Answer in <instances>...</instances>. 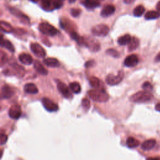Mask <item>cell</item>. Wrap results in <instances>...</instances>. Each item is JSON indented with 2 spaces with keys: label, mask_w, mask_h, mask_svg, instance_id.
I'll list each match as a JSON object with an SVG mask.
<instances>
[{
  "label": "cell",
  "mask_w": 160,
  "mask_h": 160,
  "mask_svg": "<svg viewBox=\"0 0 160 160\" xmlns=\"http://www.w3.org/2000/svg\"><path fill=\"white\" fill-rule=\"evenodd\" d=\"M88 94L91 99L94 101L102 102H106L109 99V96L106 91L102 88H94L88 92Z\"/></svg>",
  "instance_id": "1"
},
{
  "label": "cell",
  "mask_w": 160,
  "mask_h": 160,
  "mask_svg": "<svg viewBox=\"0 0 160 160\" xmlns=\"http://www.w3.org/2000/svg\"><path fill=\"white\" fill-rule=\"evenodd\" d=\"M152 94L149 91L144 90L132 94L129 98V100L133 102H146L152 100Z\"/></svg>",
  "instance_id": "2"
},
{
  "label": "cell",
  "mask_w": 160,
  "mask_h": 160,
  "mask_svg": "<svg viewBox=\"0 0 160 160\" xmlns=\"http://www.w3.org/2000/svg\"><path fill=\"white\" fill-rule=\"evenodd\" d=\"M39 30L42 34L49 36H54L58 33L57 29L48 22H41L39 25Z\"/></svg>",
  "instance_id": "3"
},
{
  "label": "cell",
  "mask_w": 160,
  "mask_h": 160,
  "mask_svg": "<svg viewBox=\"0 0 160 160\" xmlns=\"http://www.w3.org/2000/svg\"><path fill=\"white\" fill-rule=\"evenodd\" d=\"M92 33L97 36H106L109 31V27L106 24H98L91 29Z\"/></svg>",
  "instance_id": "4"
},
{
  "label": "cell",
  "mask_w": 160,
  "mask_h": 160,
  "mask_svg": "<svg viewBox=\"0 0 160 160\" xmlns=\"http://www.w3.org/2000/svg\"><path fill=\"white\" fill-rule=\"evenodd\" d=\"M124 78V72L122 71H119L117 75L113 74H109L106 77V82L111 86L118 84L119 82H121Z\"/></svg>",
  "instance_id": "5"
},
{
  "label": "cell",
  "mask_w": 160,
  "mask_h": 160,
  "mask_svg": "<svg viewBox=\"0 0 160 160\" xmlns=\"http://www.w3.org/2000/svg\"><path fill=\"white\" fill-rule=\"evenodd\" d=\"M41 102L44 108L49 112H55L59 109L58 105L47 98H43Z\"/></svg>",
  "instance_id": "6"
},
{
  "label": "cell",
  "mask_w": 160,
  "mask_h": 160,
  "mask_svg": "<svg viewBox=\"0 0 160 160\" xmlns=\"http://www.w3.org/2000/svg\"><path fill=\"white\" fill-rule=\"evenodd\" d=\"M31 51L34 55L38 58H44L46 56V51L44 48L37 42H32L30 45Z\"/></svg>",
  "instance_id": "7"
},
{
  "label": "cell",
  "mask_w": 160,
  "mask_h": 160,
  "mask_svg": "<svg viewBox=\"0 0 160 160\" xmlns=\"http://www.w3.org/2000/svg\"><path fill=\"white\" fill-rule=\"evenodd\" d=\"M85 38V46H86L90 51L92 52L98 51L100 49L99 43L94 39L91 38Z\"/></svg>",
  "instance_id": "8"
},
{
  "label": "cell",
  "mask_w": 160,
  "mask_h": 160,
  "mask_svg": "<svg viewBox=\"0 0 160 160\" xmlns=\"http://www.w3.org/2000/svg\"><path fill=\"white\" fill-rule=\"evenodd\" d=\"M57 87L59 91L66 98H71L72 94L68 86L61 81H57Z\"/></svg>",
  "instance_id": "9"
},
{
  "label": "cell",
  "mask_w": 160,
  "mask_h": 160,
  "mask_svg": "<svg viewBox=\"0 0 160 160\" xmlns=\"http://www.w3.org/2000/svg\"><path fill=\"white\" fill-rule=\"evenodd\" d=\"M8 114H9V117L11 118L12 119H18L19 118H20V116L22 114V111H21L20 106L18 104L12 105L9 109Z\"/></svg>",
  "instance_id": "10"
},
{
  "label": "cell",
  "mask_w": 160,
  "mask_h": 160,
  "mask_svg": "<svg viewBox=\"0 0 160 160\" xmlns=\"http://www.w3.org/2000/svg\"><path fill=\"white\" fill-rule=\"evenodd\" d=\"M10 12L16 17H17L18 18H19L20 19V21L24 23V24H28L29 23V20L28 16H26L25 14H24L22 12H21L20 11H19L18 9H17L16 8H11L9 9Z\"/></svg>",
  "instance_id": "11"
},
{
  "label": "cell",
  "mask_w": 160,
  "mask_h": 160,
  "mask_svg": "<svg viewBox=\"0 0 160 160\" xmlns=\"http://www.w3.org/2000/svg\"><path fill=\"white\" fill-rule=\"evenodd\" d=\"M139 59L136 54H131L126 58L124 61V64L127 67H134L138 64Z\"/></svg>",
  "instance_id": "12"
},
{
  "label": "cell",
  "mask_w": 160,
  "mask_h": 160,
  "mask_svg": "<svg viewBox=\"0 0 160 160\" xmlns=\"http://www.w3.org/2000/svg\"><path fill=\"white\" fill-rule=\"evenodd\" d=\"M13 89L8 85H4L1 89V97L4 99H9L14 94Z\"/></svg>",
  "instance_id": "13"
},
{
  "label": "cell",
  "mask_w": 160,
  "mask_h": 160,
  "mask_svg": "<svg viewBox=\"0 0 160 160\" xmlns=\"http://www.w3.org/2000/svg\"><path fill=\"white\" fill-rule=\"evenodd\" d=\"M81 3L88 9H93L100 6V3L96 0H82Z\"/></svg>",
  "instance_id": "14"
},
{
  "label": "cell",
  "mask_w": 160,
  "mask_h": 160,
  "mask_svg": "<svg viewBox=\"0 0 160 160\" xmlns=\"http://www.w3.org/2000/svg\"><path fill=\"white\" fill-rule=\"evenodd\" d=\"M115 12V7L112 4H108L104 6L101 12L102 17H108L112 15Z\"/></svg>",
  "instance_id": "15"
},
{
  "label": "cell",
  "mask_w": 160,
  "mask_h": 160,
  "mask_svg": "<svg viewBox=\"0 0 160 160\" xmlns=\"http://www.w3.org/2000/svg\"><path fill=\"white\" fill-rule=\"evenodd\" d=\"M19 61L25 65H30L32 62V58L31 55L27 53H21L19 56Z\"/></svg>",
  "instance_id": "16"
},
{
  "label": "cell",
  "mask_w": 160,
  "mask_h": 160,
  "mask_svg": "<svg viewBox=\"0 0 160 160\" xmlns=\"http://www.w3.org/2000/svg\"><path fill=\"white\" fill-rule=\"evenodd\" d=\"M43 62L47 66L52 67V68L59 67L60 66V63L58 61V60L56 58H46L43 60Z\"/></svg>",
  "instance_id": "17"
},
{
  "label": "cell",
  "mask_w": 160,
  "mask_h": 160,
  "mask_svg": "<svg viewBox=\"0 0 160 160\" xmlns=\"http://www.w3.org/2000/svg\"><path fill=\"white\" fill-rule=\"evenodd\" d=\"M24 91L28 94H35L38 92V89L33 83H28L24 86Z\"/></svg>",
  "instance_id": "18"
},
{
  "label": "cell",
  "mask_w": 160,
  "mask_h": 160,
  "mask_svg": "<svg viewBox=\"0 0 160 160\" xmlns=\"http://www.w3.org/2000/svg\"><path fill=\"white\" fill-rule=\"evenodd\" d=\"M156 144V140L154 139H148L142 142L141 144V148L144 151H148L152 149Z\"/></svg>",
  "instance_id": "19"
},
{
  "label": "cell",
  "mask_w": 160,
  "mask_h": 160,
  "mask_svg": "<svg viewBox=\"0 0 160 160\" xmlns=\"http://www.w3.org/2000/svg\"><path fill=\"white\" fill-rule=\"evenodd\" d=\"M41 8L46 11H52L54 9L53 0H42Z\"/></svg>",
  "instance_id": "20"
},
{
  "label": "cell",
  "mask_w": 160,
  "mask_h": 160,
  "mask_svg": "<svg viewBox=\"0 0 160 160\" xmlns=\"http://www.w3.org/2000/svg\"><path fill=\"white\" fill-rule=\"evenodd\" d=\"M34 69L36 70L37 72H38L39 74L42 75H47L48 74V70L38 61H36L34 63Z\"/></svg>",
  "instance_id": "21"
},
{
  "label": "cell",
  "mask_w": 160,
  "mask_h": 160,
  "mask_svg": "<svg viewBox=\"0 0 160 160\" xmlns=\"http://www.w3.org/2000/svg\"><path fill=\"white\" fill-rule=\"evenodd\" d=\"M139 44V41L136 37H132L131 39L128 44V50L129 51H132L135 50Z\"/></svg>",
  "instance_id": "22"
},
{
  "label": "cell",
  "mask_w": 160,
  "mask_h": 160,
  "mask_svg": "<svg viewBox=\"0 0 160 160\" xmlns=\"http://www.w3.org/2000/svg\"><path fill=\"white\" fill-rule=\"evenodd\" d=\"M1 46L3 48H5L9 51L14 52V48L12 45V44L7 39H3L2 36H1Z\"/></svg>",
  "instance_id": "23"
},
{
  "label": "cell",
  "mask_w": 160,
  "mask_h": 160,
  "mask_svg": "<svg viewBox=\"0 0 160 160\" xmlns=\"http://www.w3.org/2000/svg\"><path fill=\"white\" fill-rule=\"evenodd\" d=\"M131 36L129 34H124L118 39V43L121 46L128 44L131 39Z\"/></svg>",
  "instance_id": "24"
},
{
  "label": "cell",
  "mask_w": 160,
  "mask_h": 160,
  "mask_svg": "<svg viewBox=\"0 0 160 160\" xmlns=\"http://www.w3.org/2000/svg\"><path fill=\"white\" fill-rule=\"evenodd\" d=\"M139 141L133 137H129L126 139V145L129 148H134L138 146Z\"/></svg>",
  "instance_id": "25"
},
{
  "label": "cell",
  "mask_w": 160,
  "mask_h": 160,
  "mask_svg": "<svg viewBox=\"0 0 160 160\" xmlns=\"http://www.w3.org/2000/svg\"><path fill=\"white\" fill-rule=\"evenodd\" d=\"M160 17V13L159 11H150L146 13L144 16V18L147 20H151V19H155Z\"/></svg>",
  "instance_id": "26"
},
{
  "label": "cell",
  "mask_w": 160,
  "mask_h": 160,
  "mask_svg": "<svg viewBox=\"0 0 160 160\" xmlns=\"http://www.w3.org/2000/svg\"><path fill=\"white\" fill-rule=\"evenodd\" d=\"M0 26L1 30L5 32H11L13 31V28L11 25L7 22L1 21L0 22Z\"/></svg>",
  "instance_id": "27"
},
{
  "label": "cell",
  "mask_w": 160,
  "mask_h": 160,
  "mask_svg": "<svg viewBox=\"0 0 160 160\" xmlns=\"http://www.w3.org/2000/svg\"><path fill=\"white\" fill-rule=\"evenodd\" d=\"M69 88L72 92L75 94H78L81 92V88L80 84L77 82H71L69 85Z\"/></svg>",
  "instance_id": "28"
},
{
  "label": "cell",
  "mask_w": 160,
  "mask_h": 160,
  "mask_svg": "<svg viewBox=\"0 0 160 160\" xmlns=\"http://www.w3.org/2000/svg\"><path fill=\"white\" fill-rule=\"evenodd\" d=\"M145 11V8L142 5H139L136 6L133 10V14L136 17H140L141 16Z\"/></svg>",
  "instance_id": "29"
},
{
  "label": "cell",
  "mask_w": 160,
  "mask_h": 160,
  "mask_svg": "<svg viewBox=\"0 0 160 160\" xmlns=\"http://www.w3.org/2000/svg\"><path fill=\"white\" fill-rule=\"evenodd\" d=\"M89 84L94 88H99L101 86V81L98 78L92 76L89 78Z\"/></svg>",
  "instance_id": "30"
},
{
  "label": "cell",
  "mask_w": 160,
  "mask_h": 160,
  "mask_svg": "<svg viewBox=\"0 0 160 160\" xmlns=\"http://www.w3.org/2000/svg\"><path fill=\"white\" fill-rule=\"evenodd\" d=\"M82 106L85 111H88L89 109V108L91 106V104H90V101H89L88 99H87V98L82 99Z\"/></svg>",
  "instance_id": "31"
},
{
  "label": "cell",
  "mask_w": 160,
  "mask_h": 160,
  "mask_svg": "<svg viewBox=\"0 0 160 160\" xmlns=\"http://www.w3.org/2000/svg\"><path fill=\"white\" fill-rule=\"evenodd\" d=\"M106 53L114 58H118L119 57V53L118 52V51H117L116 49H108L106 51Z\"/></svg>",
  "instance_id": "32"
},
{
  "label": "cell",
  "mask_w": 160,
  "mask_h": 160,
  "mask_svg": "<svg viewBox=\"0 0 160 160\" xmlns=\"http://www.w3.org/2000/svg\"><path fill=\"white\" fill-rule=\"evenodd\" d=\"M7 140H8V136L5 133H4L3 132H1V134H0V142H1V145L4 144L6 142Z\"/></svg>",
  "instance_id": "33"
},
{
  "label": "cell",
  "mask_w": 160,
  "mask_h": 160,
  "mask_svg": "<svg viewBox=\"0 0 160 160\" xmlns=\"http://www.w3.org/2000/svg\"><path fill=\"white\" fill-rule=\"evenodd\" d=\"M71 14L72 17L76 18L78 16H79L80 13H81V11L79 9H76V8H72L71 9Z\"/></svg>",
  "instance_id": "34"
},
{
  "label": "cell",
  "mask_w": 160,
  "mask_h": 160,
  "mask_svg": "<svg viewBox=\"0 0 160 160\" xmlns=\"http://www.w3.org/2000/svg\"><path fill=\"white\" fill-rule=\"evenodd\" d=\"M8 61V56L6 54H5L3 51L1 52V66L7 62Z\"/></svg>",
  "instance_id": "35"
},
{
  "label": "cell",
  "mask_w": 160,
  "mask_h": 160,
  "mask_svg": "<svg viewBox=\"0 0 160 160\" xmlns=\"http://www.w3.org/2000/svg\"><path fill=\"white\" fill-rule=\"evenodd\" d=\"M142 88L145 90V91H150V90H152V85L149 82H145L142 86Z\"/></svg>",
  "instance_id": "36"
},
{
  "label": "cell",
  "mask_w": 160,
  "mask_h": 160,
  "mask_svg": "<svg viewBox=\"0 0 160 160\" xmlns=\"http://www.w3.org/2000/svg\"><path fill=\"white\" fill-rule=\"evenodd\" d=\"M94 64V61H89L86 62L85 66H86V67L88 68V67L92 66Z\"/></svg>",
  "instance_id": "37"
},
{
  "label": "cell",
  "mask_w": 160,
  "mask_h": 160,
  "mask_svg": "<svg viewBox=\"0 0 160 160\" xmlns=\"http://www.w3.org/2000/svg\"><path fill=\"white\" fill-rule=\"evenodd\" d=\"M146 160H160V157H154V158L149 157V158H148Z\"/></svg>",
  "instance_id": "38"
},
{
  "label": "cell",
  "mask_w": 160,
  "mask_h": 160,
  "mask_svg": "<svg viewBox=\"0 0 160 160\" xmlns=\"http://www.w3.org/2000/svg\"><path fill=\"white\" fill-rule=\"evenodd\" d=\"M135 0H124V2L126 4H129L132 3L133 2H134Z\"/></svg>",
  "instance_id": "39"
},
{
  "label": "cell",
  "mask_w": 160,
  "mask_h": 160,
  "mask_svg": "<svg viewBox=\"0 0 160 160\" xmlns=\"http://www.w3.org/2000/svg\"><path fill=\"white\" fill-rule=\"evenodd\" d=\"M155 61L156 62H159L160 61V52L156 55L155 58Z\"/></svg>",
  "instance_id": "40"
},
{
  "label": "cell",
  "mask_w": 160,
  "mask_h": 160,
  "mask_svg": "<svg viewBox=\"0 0 160 160\" xmlns=\"http://www.w3.org/2000/svg\"><path fill=\"white\" fill-rule=\"evenodd\" d=\"M155 109H156L157 111L160 112V102L156 104V106H155Z\"/></svg>",
  "instance_id": "41"
},
{
  "label": "cell",
  "mask_w": 160,
  "mask_h": 160,
  "mask_svg": "<svg viewBox=\"0 0 160 160\" xmlns=\"http://www.w3.org/2000/svg\"><path fill=\"white\" fill-rule=\"evenodd\" d=\"M156 9L158 11H160V1H159L156 4Z\"/></svg>",
  "instance_id": "42"
},
{
  "label": "cell",
  "mask_w": 160,
  "mask_h": 160,
  "mask_svg": "<svg viewBox=\"0 0 160 160\" xmlns=\"http://www.w3.org/2000/svg\"><path fill=\"white\" fill-rule=\"evenodd\" d=\"M76 1V0H68L69 2H70V3H73V2H74Z\"/></svg>",
  "instance_id": "43"
},
{
  "label": "cell",
  "mask_w": 160,
  "mask_h": 160,
  "mask_svg": "<svg viewBox=\"0 0 160 160\" xmlns=\"http://www.w3.org/2000/svg\"><path fill=\"white\" fill-rule=\"evenodd\" d=\"M30 1H32L34 2H37V1H38V0H30Z\"/></svg>",
  "instance_id": "44"
},
{
  "label": "cell",
  "mask_w": 160,
  "mask_h": 160,
  "mask_svg": "<svg viewBox=\"0 0 160 160\" xmlns=\"http://www.w3.org/2000/svg\"><path fill=\"white\" fill-rule=\"evenodd\" d=\"M96 1H103V0H96Z\"/></svg>",
  "instance_id": "45"
},
{
  "label": "cell",
  "mask_w": 160,
  "mask_h": 160,
  "mask_svg": "<svg viewBox=\"0 0 160 160\" xmlns=\"http://www.w3.org/2000/svg\"><path fill=\"white\" fill-rule=\"evenodd\" d=\"M61 1H64V0H61Z\"/></svg>",
  "instance_id": "46"
}]
</instances>
